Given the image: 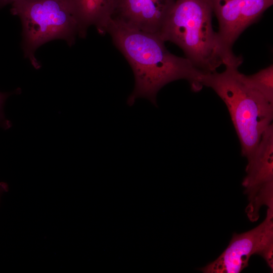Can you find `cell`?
<instances>
[{"label":"cell","instance_id":"1","mask_svg":"<svg viewBox=\"0 0 273 273\" xmlns=\"http://www.w3.org/2000/svg\"><path fill=\"white\" fill-rule=\"evenodd\" d=\"M111 36L115 46L129 63L133 72L134 89L127 99L132 105L139 98L157 106V95L167 84L185 79L195 92L201 89L199 83L203 72L186 58L175 56L166 48L161 37L133 28L111 18L106 33Z\"/></svg>","mask_w":273,"mask_h":273},{"label":"cell","instance_id":"2","mask_svg":"<svg viewBox=\"0 0 273 273\" xmlns=\"http://www.w3.org/2000/svg\"><path fill=\"white\" fill-rule=\"evenodd\" d=\"M210 0H175L159 34L184 51L186 58L203 72L216 71L221 65L239 67L241 57L226 51L212 25Z\"/></svg>","mask_w":273,"mask_h":273},{"label":"cell","instance_id":"3","mask_svg":"<svg viewBox=\"0 0 273 273\" xmlns=\"http://www.w3.org/2000/svg\"><path fill=\"white\" fill-rule=\"evenodd\" d=\"M199 83L201 88H212L226 105L247 159L272 124L273 104L247 84L235 66H225L221 72H202Z\"/></svg>","mask_w":273,"mask_h":273},{"label":"cell","instance_id":"4","mask_svg":"<svg viewBox=\"0 0 273 273\" xmlns=\"http://www.w3.org/2000/svg\"><path fill=\"white\" fill-rule=\"evenodd\" d=\"M11 13L21 20L24 56L36 69L40 66L34 53L40 46L62 39L71 46L77 36L86 34L67 0H15Z\"/></svg>","mask_w":273,"mask_h":273},{"label":"cell","instance_id":"5","mask_svg":"<svg viewBox=\"0 0 273 273\" xmlns=\"http://www.w3.org/2000/svg\"><path fill=\"white\" fill-rule=\"evenodd\" d=\"M260 256L273 269V209L267 208L264 220L247 232L233 234L223 252L199 270L204 273H239L248 266L250 257Z\"/></svg>","mask_w":273,"mask_h":273},{"label":"cell","instance_id":"6","mask_svg":"<svg viewBox=\"0 0 273 273\" xmlns=\"http://www.w3.org/2000/svg\"><path fill=\"white\" fill-rule=\"evenodd\" d=\"M246 175L242 181L248 204L245 212L254 222L263 206L273 209V125L264 131L251 156L247 159Z\"/></svg>","mask_w":273,"mask_h":273},{"label":"cell","instance_id":"7","mask_svg":"<svg viewBox=\"0 0 273 273\" xmlns=\"http://www.w3.org/2000/svg\"><path fill=\"white\" fill-rule=\"evenodd\" d=\"M218 22L217 34L226 51L242 32L273 4V0H210Z\"/></svg>","mask_w":273,"mask_h":273},{"label":"cell","instance_id":"8","mask_svg":"<svg viewBox=\"0 0 273 273\" xmlns=\"http://www.w3.org/2000/svg\"><path fill=\"white\" fill-rule=\"evenodd\" d=\"M175 0H116L111 18L159 35Z\"/></svg>","mask_w":273,"mask_h":273},{"label":"cell","instance_id":"9","mask_svg":"<svg viewBox=\"0 0 273 273\" xmlns=\"http://www.w3.org/2000/svg\"><path fill=\"white\" fill-rule=\"evenodd\" d=\"M77 14L85 33L94 25L100 33H106L114 12L116 0H67Z\"/></svg>","mask_w":273,"mask_h":273},{"label":"cell","instance_id":"10","mask_svg":"<svg viewBox=\"0 0 273 273\" xmlns=\"http://www.w3.org/2000/svg\"><path fill=\"white\" fill-rule=\"evenodd\" d=\"M246 82L273 104V65L249 75L242 73Z\"/></svg>","mask_w":273,"mask_h":273},{"label":"cell","instance_id":"11","mask_svg":"<svg viewBox=\"0 0 273 273\" xmlns=\"http://www.w3.org/2000/svg\"><path fill=\"white\" fill-rule=\"evenodd\" d=\"M10 94L7 93H2L0 92V121L3 119V106L5 100L9 96Z\"/></svg>","mask_w":273,"mask_h":273},{"label":"cell","instance_id":"12","mask_svg":"<svg viewBox=\"0 0 273 273\" xmlns=\"http://www.w3.org/2000/svg\"><path fill=\"white\" fill-rule=\"evenodd\" d=\"M15 0H0V8L9 4H12Z\"/></svg>","mask_w":273,"mask_h":273}]
</instances>
